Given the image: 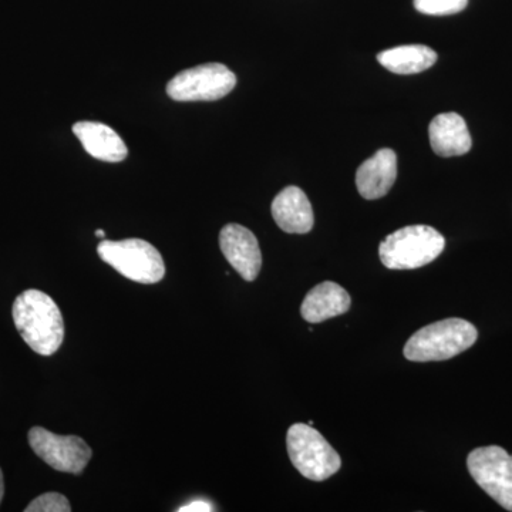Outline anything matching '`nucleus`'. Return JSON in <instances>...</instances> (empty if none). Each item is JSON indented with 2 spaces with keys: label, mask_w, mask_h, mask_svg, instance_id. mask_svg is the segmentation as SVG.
Segmentation results:
<instances>
[{
  "label": "nucleus",
  "mask_w": 512,
  "mask_h": 512,
  "mask_svg": "<svg viewBox=\"0 0 512 512\" xmlns=\"http://www.w3.org/2000/svg\"><path fill=\"white\" fill-rule=\"evenodd\" d=\"M29 444L36 456L60 473L82 474L93 456L92 448L77 436H59L43 427L29 431Z\"/></svg>",
  "instance_id": "obj_8"
},
{
  "label": "nucleus",
  "mask_w": 512,
  "mask_h": 512,
  "mask_svg": "<svg viewBox=\"0 0 512 512\" xmlns=\"http://www.w3.org/2000/svg\"><path fill=\"white\" fill-rule=\"evenodd\" d=\"M350 305L352 299L342 286L335 282H322L303 299L302 318L308 323H322L348 312Z\"/></svg>",
  "instance_id": "obj_14"
},
{
  "label": "nucleus",
  "mask_w": 512,
  "mask_h": 512,
  "mask_svg": "<svg viewBox=\"0 0 512 512\" xmlns=\"http://www.w3.org/2000/svg\"><path fill=\"white\" fill-rule=\"evenodd\" d=\"M3 495H5V481H3L2 470H0V503H2Z\"/></svg>",
  "instance_id": "obj_19"
},
{
  "label": "nucleus",
  "mask_w": 512,
  "mask_h": 512,
  "mask_svg": "<svg viewBox=\"0 0 512 512\" xmlns=\"http://www.w3.org/2000/svg\"><path fill=\"white\" fill-rule=\"evenodd\" d=\"M26 512H70L69 500L59 493L39 495L25 508Z\"/></svg>",
  "instance_id": "obj_17"
},
{
  "label": "nucleus",
  "mask_w": 512,
  "mask_h": 512,
  "mask_svg": "<svg viewBox=\"0 0 512 512\" xmlns=\"http://www.w3.org/2000/svg\"><path fill=\"white\" fill-rule=\"evenodd\" d=\"M431 148L437 156L448 158L464 156L473 147L466 121L457 113H444L430 123Z\"/></svg>",
  "instance_id": "obj_12"
},
{
  "label": "nucleus",
  "mask_w": 512,
  "mask_h": 512,
  "mask_svg": "<svg viewBox=\"0 0 512 512\" xmlns=\"http://www.w3.org/2000/svg\"><path fill=\"white\" fill-rule=\"evenodd\" d=\"M73 133L84 150L97 160L120 163L127 158L128 150L123 138L106 124L80 121L74 124Z\"/></svg>",
  "instance_id": "obj_13"
},
{
  "label": "nucleus",
  "mask_w": 512,
  "mask_h": 512,
  "mask_svg": "<svg viewBox=\"0 0 512 512\" xmlns=\"http://www.w3.org/2000/svg\"><path fill=\"white\" fill-rule=\"evenodd\" d=\"M478 332L473 323L450 318L417 330L404 346V357L410 362H441L466 352L476 343Z\"/></svg>",
  "instance_id": "obj_2"
},
{
  "label": "nucleus",
  "mask_w": 512,
  "mask_h": 512,
  "mask_svg": "<svg viewBox=\"0 0 512 512\" xmlns=\"http://www.w3.org/2000/svg\"><path fill=\"white\" fill-rule=\"evenodd\" d=\"M396 178V153L390 148H383L360 165L356 173L357 191L365 200H379L389 194Z\"/></svg>",
  "instance_id": "obj_10"
},
{
  "label": "nucleus",
  "mask_w": 512,
  "mask_h": 512,
  "mask_svg": "<svg viewBox=\"0 0 512 512\" xmlns=\"http://www.w3.org/2000/svg\"><path fill=\"white\" fill-rule=\"evenodd\" d=\"M468 0H414L417 12L431 16L456 15L467 8Z\"/></svg>",
  "instance_id": "obj_16"
},
{
  "label": "nucleus",
  "mask_w": 512,
  "mask_h": 512,
  "mask_svg": "<svg viewBox=\"0 0 512 512\" xmlns=\"http://www.w3.org/2000/svg\"><path fill=\"white\" fill-rule=\"evenodd\" d=\"M446 248V239L427 225H410L397 229L384 239L379 256L387 269L406 271L431 264Z\"/></svg>",
  "instance_id": "obj_3"
},
{
  "label": "nucleus",
  "mask_w": 512,
  "mask_h": 512,
  "mask_svg": "<svg viewBox=\"0 0 512 512\" xmlns=\"http://www.w3.org/2000/svg\"><path fill=\"white\" fill-rule=\"evenodd\" d=\"M220 247L225 259L245 281L254 282L262 268L258 239L248 228L228 224L222 228Z\"/></svg>",
  "instance_id": "obj_9"
},
{
  "label": "nucleus",
  "mask_w": 512,
  "mask_h": 512,
  "mask_svg": "<svg viewBox=\"0 0 512 512\" xmlns=\"http://www.w3.org/2000/svg\"><path fill=\"white\" fill-rule=\"evenodd\" d=\"M214 508L211 507V504H208L207 501H192V503L188 505H184L178 511H188V512H202V511H212Z\"/></svg>",
  "instance_id": "obj_18"
},
{
  "label": "nucleus",
  "mask_w": 512,
  "mask_h": 512,
  "mask_svg": "<svg viewBox=\"0 0 512 512\" xmlns=\"http://www.w3.org/2000/svg\"><path fill=\"white\" fill-rule=\"evenodd\" d=\"M286 447L293 467L312 481H325L342 467V458L325 437L309 424H293L286 434Z\"/></svg>",
  "instance_id": "obj_4"
},
{
  "label": "nucleus",
  "mask_w": 512,
  "mask_h": 512,
  "mask_svg": "<svg viewBox=\"0 0 512 512\" xmlns=\"http://www.w3.org/2000/svg\"><path fill=\"white\" fill-rule=\"evenodd\" d=\"M237 86V76L221 63H207L178 73L167 84L175 101H215L228 96Z\"/></svg>",
  "instance_id": "obj_6"
},
{
  "label": "nucleus",
  "mask_w": 512,
  "mask_h": 512,
  "mask_svg": "<svg viewBox=\"0 0 512 512\" xmlns=\"http://www.w3.org/2000/svg\"><path fill=\"white\" fill-rule=\"evenodd\" d=\"M377 60L394 74H417L436 64L437 53L423 45L399 46L379 53Z\"/></svg>",
  "instance_id": "obj_15"
},
{
  "label": "nucleus",
  "mask_w": 512,
  "mask_h": 512,
  "mask_svg": "<svg viewBox=\"0 0 512 512\" xmlns=\"http://www.w3.org/2000/svg\"><path fill=\"white\" fill-rule=\"evenodd\" d=\"M467 468L481 490L512 511V456L503 447L476 448L468 454Z\"/></svg>",
  "instance_id": "obj_7"
},
{
  "label": "nucleus",
  "mask_w": 512,
  "mask_h": 512,
  "mask_svg": "<svg viewBox=\"0 0 512 512\" xmlns=\"http://www.w3.org/2000/svg\"><path fill=\"white\" fill-rule=\"evenodd\" d=\"M13 320L20 336L33 352L55 355L64 339L62 312L47 293L28 289L13 303Z\"/></svg>",
  "instance_id": "obj_1"
},
{
  "label": "nucleus",
  "mask_w": 512,
  "mask_h": 512,
  "mask_svg": "<svg viewBox=\"0 0 512 512\" xmlns=\"http://www.w3.org/2000/svg\"><path fill=\"white\" fill-rule=\"evenodd\" d=\"M96 237L104 238V237H106V232H104L103 229H97Z\"/></svg>",
  "instance_id": "obj_20"
},
{
  "label": "nucleus",
  "mask_w": 512,
  "mask_h": 512,
  "mask_svg": "<svg viewBox=\"0 0 512 512\" xmlns=\"http://www.w3.org/2000/svg\"><path fill=\"white\" fill-rule=\"evenodd\" d=\"M97 252L101 261L119 274L138 284H157L165 275L163 256L150 242L130 238L100 242Z\"/></svg>",
  "instance_id": "obj_5"
},
{
  "label": "nucleus",
  "mask_w": 512,
  "mask_h": 512,
  "mask_svg": "<svg viewBox=\"0 0 512 512\" xmlns=\"http://www.w3.org/2000/svg\"><path fill=\"white\" fill-rule=\"evenodd\" d=\"M272 217L288 234H308L315 224L311 201L298 187H286L272 202Z\"/></svg>",
  "instance_id": "obj_11"
}]
</instances>
